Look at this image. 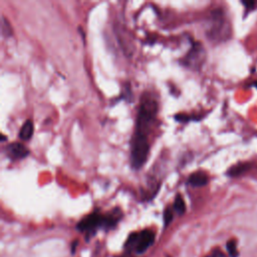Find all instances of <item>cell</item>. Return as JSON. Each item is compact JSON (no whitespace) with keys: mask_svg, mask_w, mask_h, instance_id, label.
I'll use <instances>...</instances> for the list:
<instances>
[{"mask_svg":"<svg viewBox=\"0 0 257 257\" xmlns=\"http://www.w3.org/2000/svg\"><path fill=\"white\" fill-rule=\"evenodd\" d=\"M123 213L119 208L114 209L107 214H101L99 211L86 216L77 224V229L90 236L99 229H113L122 219Z\"/></svg>","mask_w":257,"mask_h":257,"instance_id":"6da1fadb","label":"cell"},{"mask_svg":"<svg viewBox=\"0 0 257 257\" xmlns=\"http://www.w3.org/2000/svg\"><path fill=\"white\" fill-rule=\"evenodd\" d=\"M158 102L151 94H144L141 99L135 133L149 136L158 114Z\"/></svg>","mask_w":257,"mask_h":257,"instance_id":"7a4b0ae2","label":"cell"},{"mask_svg":"<svg viewBox=\"0 0 257 257\" xmlns=\"http://www.w3.org/2000/svg\"><path fill=\"white\" fill-rule=\"evenodd\" d=\"M150 153L149 137L134 133L131 141V165L136 170L141 169L147 162Z\"/></svg>","mask_w":257,"mask_h":257,"instance_id":"3957f363","label":"cell"},{"mask_svg":"<svg viewBox=\"0 0 257 257\" xmlns=\"http://www.w3.org/2000/svg\"><path fill=\"white\" fill-rule=\"evenodd\" d=\"M155 237V232L150 229L133 232L128 236L124 244V249L129 254L132 252L143 254L154 244Z\"/></svg>","mask_w":257,"mask_h":257,"instance_id":"277c9868","label":"cell"},{"mask_svg":"<svg viewBox=\"0 0 257 257\" xmlns=\"http://www.w3.org/2000/svg\"><path fill=\"white\" fill-rule=\"evenodd\" d=\"M205 51L202 45L198 42H194L191 50L183 59V65L190 69H198L204 62Z\"/></svg>","mask_w":257,"mask_h":257,"instance_id":"5b68a950","label":"cell"},{"mask_svg":"<svg viewBox=\"0 0 257 257\" xmlns=\"http://www.w3.org/2000/svg\"><path fill=\"white\" fill-rule=\"evenodd\" d=\"M225 22L223 19V15L220 11H215L212 15V25H211L208 36L211 39H220L223 37L225 32Z\"/></svg>","mask_w":257,"mask_h":257,"instance_id":"8992f818","label":"cell"},{"mask_svg":"<svg viewBox=\"0 0 257 257\" xmlns=\"http://www.w3.org/2000/svg\"><path fill=\"white\" fill-rule=\"evenodd\" d=\"M7 156L14 161L26 158L29 155V150L26 146L20 143H11L6 148Z\"/></svg>","mask_w":257,"mask_h":257,"instance_id":"52a82bcc","label":"cell"},{"mask_svg":"<svg viewBox=\"0 0 257 257\" xmlns=\"http://www.w3.org/2000/svg\"><path fill=\"white\" fill-rule=\"evenodd\" d=\"M208 176L202 171L195 172L191 174L188 178V184L193 187H203L208 184Z\"/></svg>","mask_w":257,"mask_h":257,"instance_id":"ba28073f","label":"cell"},{"mask_svg":"<svg viewBox=\"0 0 257 257\" xmlns=\"http://www.w3.org/2000/svg\"><path fill=\"white\" fill-rule=\"evenodd\" d=\"M34 123L33 120H27L26 122L22 125L20 131H19V138L22 141H28L32 139L33 135H34Z\"/></svg>","mask_w":257,"mask_h":257,"instance_id":"9c48e42d","label":"cell"},{"mask_svg":"<svg viewBox=\"0 0 257 257\" xmlns=\"http://www.w3.org/2000/svg\"><path fill=\"white\" fill-rule=\"evenodd\" d=\"M251 167V165L249 163H241V164H238L236 166H234V167L230 168V170L228 171V175L231 176V177H236V176H239L241 174H243L245 172H247Z\"/></svg>","mask_w":257,"mask_h":257,"instance_id":"30bf717a","label":"cell"},{"mask_svg":"<svg viewBox=\"0 0 257 257\" xmlns=\"http://www.w3.org/2000/svg\"><path fill=\"white\" fill-rule=\"evenodd\" d=\"M173 210L178 215H183L186 211V205L184 202V199L180 194H177L175 197V201L173 204Z\"/></svg>","mask_w":257,"mask_h":257,"instance_id":"8fae6325","label":"cell"},{"mask_svg":"<svg viewBox=\"0 0 257 257\" xmlns=\"http://www.w3.org/2000/svg\"><path fill=\"white\" fill-rule=\"evenodd\" d=\"M1 34L4 37H10L13 34L12 27L9 21L4 17H2L1 18Z\"/></svg>","mask_w":257,"mask_h":257,"instance_id":"7c38bea8","label":"cell"},{"mask_svg":"<svg viewBox=\"0 0 257 257\" xmlns=\"http://www.w3.org/2000/svg\"><path fill=\"white\" fill-rule=\"evenodd\" d=\"M163 218H164V226H165V228L168 227V226L171 224V222L173 221V218H174L173 208H171V207H167V208H166L164 210Z\"/></svg>","mask_w":257,"mask_h":257,"instance_id":"4fadbf2b","label":"cell"},{"mask_svg":"<svg viewBox=\"0 0 257 257\" xmlns=\"http://www.w3.org/2000/svg\"><path fill=\"white\" fill-rule=\"evenodd\" d=\"M226 248H227V251H228V254L230 257H238L239 256L236 240H234V239L229 240L227 244H226Z\"/></svg>","mask_w":257,"mask_h":257,"instance_id":"5bb4252c","label":"cell"},{"mask_svg":"<svg viewBox=\"0 0 257 257\" xmlns=\"http://www.w3.org/2000/svg\"><path fill=\"white\" fill-rule=\"evenodd\" d=\"M204 257H227V256H226V254L221 249L215 248L211 251L208 255H206Z\"/></svg>","mask_w":257,"mask_h":257,"instance_id":"9a60e30c","label":"cell"},{"mask_svg":"<svg viewBox=\"0 0 257 257\" xmlns=\"http://www.w3.org/2000/svg\"><path fill=\"white\" fill-rule=\"evenodd\" d=\"M78 244H79V240H74L73 242L71 243V254H73L75 252V249H77L78 247Z\"/></svg>","mask_w":257,"mask_h":257,"instance_id":"2e32d148","label":"cell"},{"mask_svg":"<svg viewBox=\"0 0 257 257\" xmlns=\"http://www.w3.org/2000/svg\"><path fill=\"white\" fill-rule=\"evenodd\" d=\"M4 141H6V137H5V136L2 134V135H1V142H4Z\"/></svg>","mask_w":257,"mask_h":257,"instance_id":"e0dca14e","label":"cell"},{"mask_svg":"<svg viewBox=\"0 0 257 257\" xmlns=\"http://www.w3.org/2000/svg\"><path fill=\"white\" fill-rule=\"evenodd\" d=\"M255 86H256V87H257V83H256V84H255Z\"/></svg>","mask_w":257,"mask_h":257,"instance_id":"ac0fdd59","label":"cell"},{"mask_svg":"<svg viewBox=\"0 0 257 257\" xmlns=\"http://www.w3.org/2000/svg\"><path fill=\"white\" fill-rule=\"evenodd\" d=\"M167 257H171V256H167Z\"/></svg>","mask_w":257,"mask_h":257,"instance_id":"d6986e66","label":"cell"}]
</instances>
